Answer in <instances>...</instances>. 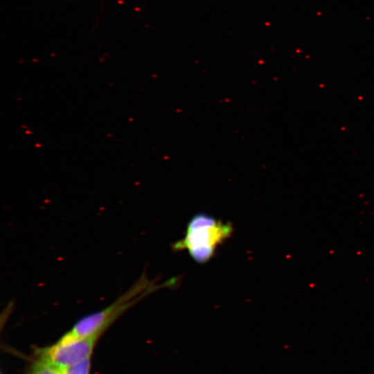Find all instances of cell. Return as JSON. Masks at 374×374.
<instances>
[{"mask_svg":"<svg viewBox=\"0 0 374 374\" xmlns=\"http://www.w3.org/2000/svg\"><path fill=\"white\" fill-rule=\"evenodd\" d=\"M160 287L161 285H154L150 283L146 276H142L132 287L112 304L80 318L59 340L67 341L94 335L101 336L107 328L132 305Z\"/></svg>","mask_w":374,"mask_h":374,"instance_id":"cell-2","label":"cell"},{"mask_svg":"<svg viewBox=\"0 0 374 374\" xmlns=\"http://www.w3.org/2000/svg\"><path fill=\"white\" fill-rule=\"evenodd\" d=\"M233 231L230 222H224L204 213L189 220L184 236L173 243L175 251L186 250L197 263L204 264L215 255L217 248L231 237Z\"/></svg>","mask_w":374,"mask_h":374,"instance_id":"cell-1","label":"cell"},{"mask_svg":"<svg viewBox=\"0 0 374 374\" xmlns=\"http://www.w3.org/2000/svg\"><path fill=\"white\" fill-rule=\"evenodd\" d=\"M91 356L72 365L62 368V374H89Z\"/></svg>","mask_w":374,"mask_h":374,"instance_id":"cell-5","label":"cell"},{"mask_svg":"<svg viewBox=\"0 0 374 374\" xmlns=\"http://www.w3.org/2000/svg\"><path fill=\"white\" fill-rule=\"evenodd\" d=\"M100 337L94 335L67 341L58 340L48 347L37 349L36 353L39 358L62 369L90 357Z\"/></svg>","mask_w":374,"mask_h":374,"instance_id":"cell-3","label":"cell"},{"mask_svg":"<svg viewBox=\"0 0 374 374\" xmlns=\"http://www.w3.org/2000/svg\"><path fill=\"white\" fill-rule=\"evenodd\" d=\"M28 374H62V369L38 357L32 364Z\"/></svg>","mask_w":374,"mask_h":374,"instance_id":"cell-4","label":"cell"}]
</instances>
